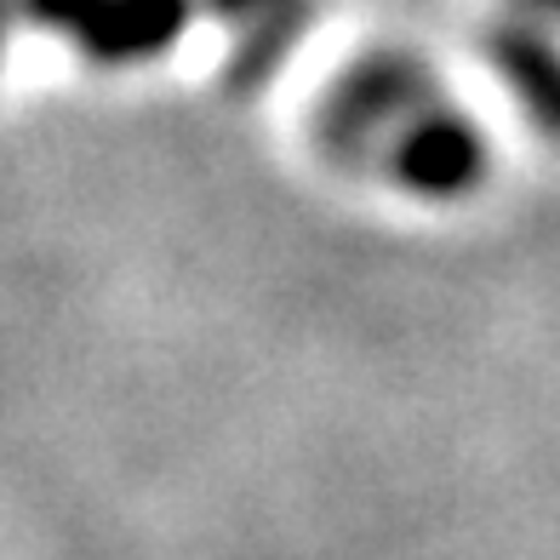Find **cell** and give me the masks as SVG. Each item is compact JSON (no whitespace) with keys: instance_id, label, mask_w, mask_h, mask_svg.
I'll use <instances>...</instances> for the list:
<instances>
[{"instance_id":"obj_1","label":"cell","mask_w":560,"mask_h":560,"mask_svg":"<svg viewBox=\"0 0 560 560\" xmlns=\"http://www.w3.org/2000/svg\"><path fill=\"white\" fill-rule=\"evenodd\" d=\"M429 104H441V81L435 69L412 52H372L354 58L338 86L315 104V143L332 155L338 166H366L377 138L400 132L412 115H423Z\"/></svg>"},{"instance_id":"obj_7","label":"cell","mask_w":560,"mask_h":560,"mask_svg":"<svg viewBox=\"0 0 560 560\" xmlns=\"http://www.w3.org/2000/svg\"><path fill=\"white\" fill-rule=\"evenodd\" d=\"M207 7H212L218 18H229V23H246V18H258V12L280 7V0H207Z\"/></svg>"},{"instance_id":"obj_2","label":"cell","mask_w":560,"mask_h":560,"mask_svg":"<svg viewBox=\"0 0 560 560\" xmlns=\"http://www.w3.org/2000/svg\"><path fill=\"white\" fill-rule=\"evenodd\" d=\"M487 166H492V149L480 138V126L446 104H429L423 115H412L389 143V177L418 200L469 195L487 184Z\"/></svg>"},{"instance_id":"obj_8","label":"cell","mask_w":560,"mask_h":560,"mask_svg":"<svg viewBox=\"0 0 560 560\" xmlns=\"http://www.w3.org/2000/svg\"><path fill=\"white\" fill-rule=\"evenodd\" d=\"M521 7H532V12H544V18H560V0H521Z\"/></svg>"},{"instance_id":"obj_3","label":"cell","mask_w":560,"mask_h":560,"mask_svg":"<svg viewBox=\"0 0 560 560\" xmlns=\"http://www.w3.org/2000/svg\"><path fill=\"white\" fill-rule=\"evenodd\" d=\"M195 0H92L74 23V46L92 63H143L189 30Z\"/></svg>"},{"instance_id":"obj_4","label":"cell","mask_w":560,"mask_h":560,"mask_svg":"<svg viewBox=\"0 0 560 560\" xmlns=\"http://www.w3.org/2000/svg\"><path fill=\"white\" fill-rule=\"evenodd\" d=\"M480 52L492 58L498 81L521 97L532 126L560 143V46L526 18H498L480 30Z\"/></svg>"},{"instance_id":"obj_6","label":"cell","mask_w":560,"mask_h":560,"mask_svg":"<svg viewBox=\"0 0 560 560\" xmlns=\"http://www.w3.org/2000/svg\"><path fill=\"white\" fill-rule=\"evenodd\" d=\"M86 7L92 0H23V12H30L35 23H46V30H52V23L58 30H74V23L86 18Z\"/></svg>"},{"instance_id":"obj_9","label":"cell","mask_w":560,"mask_h":560,"mask_svg":"<svg viewBox=\"0 0 560 560\" xmlns=\"http://www.w3.org/2000/svg\"><path fill=\"white\" fill-rule=\"evenodd\" d=\"M7 18H12V0H0V40H7Z\"/></svg>"},{"instance_id":"obj_5","label":"cell","mask_w":560,"mask_h":560,"mask_svg":"<svg viewBox=\"0 0 560 560\" xmlns=\"http://www.w3.org/2000/svg\"><path fill=\"white\" fill-rule=\"evenodd\" d=\"M252 30L235 35V46H229V63H223V86L235 97H252L264 92L275 81V69L287 63L298 52L303 30H310V0H280V7L246 18Z\"/></svg>"}]
</instances>
